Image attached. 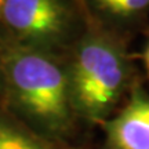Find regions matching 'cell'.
I'll use <instances>...</instances> for the list:
<instances>
[{
    "mask_svg": "<svg viewBox=\"0 0 149 149\" xmlns=\"http://www.w3.org/2000/svg\"><path fill=\"white\" fill-rule=\"evenodd\" d=\"M144 65H145V70H146L148 77H149V44L146 46V48H145V53H144Z\"/></svg>",
    "mask_w": 149,
    "mask_h": 149,
    "instance_id": "cell-7",
    "label": "cell"
},
{
    "mask_svg": "<svg viewBox=\"0 0 149 149\" xmlns=\"http://www.w3.org/2000/svg\"><path fill=\"white\" fill-rule=\"evenodd\" d=\"M3 4H4V0H0V13H1V8H3Z\"/></svg>",
    "mask_w": 149,
    "mask_h": 149,
    "instance_id": "cell-8",
    "label": "cell"
},
{
    "mask_svg": "<svg viewBox=\"0 0 149 149\" xmlns=\"http://www.w3.org/2000/svg\"><path fill=\"white\" fill-rule=\"evenodd\" d=\"M11 101L31 130L55 144L70 137L74 113L70 107L66 69L39 50H19L7 64Z\"/></svg>",
    "mask_w": 149,
    "mask_h": 149,
    "instance_id": "cell-1",
    "label": "cell"
},
{
    "mask_svg": "<svg viewBox=\"0 0 149 149\" xmlns=\"http://www.w3.org/2000/svg\"><path fill=\"white\" fill-rule=\"evenodd\" d=\"M97 8L113 18H133L149 7V0H93Z\"/></svg>",
    "mask_w": 149,
    "mask_h": 149,
    "instance_id": "cell-6",
    "label": "cell"
},
{
    "mask_svg": "<svg viewBox=\"0 0 149 149\" xmlns=\"http://www.w3.org/2000/svg\"><path fill=\"white\" fill-rule=\"evenodd\" d=\"M66 74L74 116L102 124L127 91L130 65L116 43L90 35L79 43Z\"/></svg>",
    "mask_w": 149,
    "mask_h": 149,
    "instance_id": "cell-2",
    "label": "cell"
},
{
    "mask_svg": "<svg viewBox=\"0 0 149 149\" xmlns=\"http://www.w3.org/2000/svg\"><path fill=\"white\" fill-rule=\"evenodd\" d=\"M102 126L104 149H149V94L134 87L124 108Z\"/></svg>",
    "mask_w": 149,
    "mask_h": 149,
    "instance_id": "cell-4",
    "label": "cell"
},
{
    "mask_svg": "<svg viewBox=\"0 0 149 149\" xmlns=\"http://www.w3.org/2000/svg\"><path fill=\"white\" fill-rule=\"evenodd\" d=\"M0 15L18 36L37 44H58L69 33L65 0H4Z\"/></svg>",
    "mask_w": 149,
    "mask_h": 149,
    "instance_id": "cell-3",
    "label": "cell"
},
{
    "mask_svg": "<svg viewBox=\"0 0 149 149\" xmlns=\"http://www.w3.org/2000/svg\"><path fill=\"white\" fill-rule=\"evenodd\" d=\"M0 149H62L4 116H0Z\"/></svg>",
    "mask_w": 149,
    "mask_h": 149,
    "instance_id": "cell-5",
    "label": "cell"
}]
</instances>
